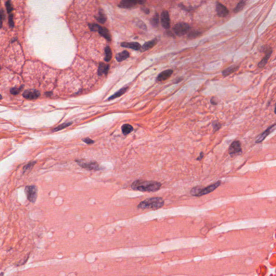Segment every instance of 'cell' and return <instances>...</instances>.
Masks as SVG:
<instances>
[{
    "mask_svg": "<svg viewBox=\"0 0 276 276\" xmlns=\"http://www.w3.org/2000/svg\"><path fill=\"white\" fill-rule=\"evenodd\" d=\"M246 4V1H241L237 5L235 8L234 10V11L235 13H238L242 9L244 8Z\"/></svg>",
    "mask_w": 276,
    "mask_h": 276,
    "instance_id": "26",
    "label": "cell"
},
{
    "mask_svg": "<svg viewBox=\"0 0 276 276\" xmlns=\"http://www.w3.org/2000/svg\"><path fill=\"white\" fill-rule=\"evenodd\" d=\"M242 148L241 144L239 141H234L231 144L229 149V153L230 155H237L242 153Z\"/></svg>",
    "mask_w": 276,
    "mask_h": 276,
    "instance_id": "8",
    "label": "cell"
},
{
    "mask_svg": "<svg viewBox=\"0 0 276 276\" xmlns=\"http://www.w3.org/2000/svg\"><path fill=\"white\" fill-rule=\"evenodd\" d=\"M158 23H159L158 14V13H156L150 19V23L153 27H156L158 26Z\"/></svg>",
    "mask_w": 276,
    "mask_h": 276,
    "instance_id": "24",
    "label": "cell"
},
{
    "mask_svg": "<svg viewBox=\"0 0 276 276\" xmlns=\"http://www.w3.org/2000/svg\"><path fill=\"white\" fill-rule=\"evenodd\" d=\"M137 3H139V1H122L119 5V7L122 8H131L136 5Z\"/></svg>",
    "mask_w": 276,
    "mask_h": 276,
    "instance_id": "13",
    "label": "cell"
},
{
    "mask_svg": "<svg viewBox=\"0 0 276 276\" xmlns=\"http://www.w3.org/2000/svg\"><path fill=\"white\" fill-rule=\"evenodd\" d=\"M238 68H239V66H233V65L229 67V68H226V69H225L224 70H223L222 71V75H223V77H226V76L231 75V73L236 72L237 70H238Z\"/></svg>",
    "mask_w": 276,
    "mask_h": 276,
    "instance_id": "16",
    "label": "cell"
},
{
    "mask_svg": "<svg viewBox=\"0 0 276 276\" xmlns=\"http://www.w3.org/2000/svg\"><path fill=\"white\" fill-rule=\"evenodd\" d=\"M216 10L219 17H225L229 14V10L226 7L218 2H216Z\"/></svg>",
    "mask_w": 276,
    "mask_h": 276,
    "instance_id": "10",
    "label": "cell"
},
{
    "mask_svg": "<svg viewBox=\"0 0 276 276\" xmlns=\"http://www.w3.org/2000/svg\"><path fill=\"white\" fill-rule=\"evenodd\" d=\"M189 25L185 22H179L176 24L174 27L173 30L177 36H181L186 35L190 30Z\"/></svg>",
    "mask_w": 276,
    "mask_h": 276,
    "instance_id": "4",
    "label": "cell"
},
{
    "mask_svg": "<svg viewBox=\"0 0 276 276\" xmlns=\"http://www.w3.org/2000/svg\"><path fill=\"white\" fill-rule=\"evenodd\" d=\"M5 7H6L7 10V12H8V14H10L13 10V8L12 7V5L11 4V2L10 1H8L6 2Z\"/></svg>",
    "mask_w": 276,
    "mask_h": 276,
    "instance_id": "30",
    "label": "cell"
},
{
    "mask_svg": "<svg viewBox=\"0 0 276 276\" xmlns=\"http://www.w3.org/2000/svg\"><path fill=\"white\" fill-rule=\"evenodd\" d=\"M202 34L201 32L197 31V30H193L191 31L190 32H189L188 35V37L190 39H194L198 36H200Z\"/></svg>",
    "mask_w": 276,
    "mask_h": 276,
    "instance_id": "27",
    "label": "cell"
},
{
    "mask_svg": "<svg viewBox=\"0 0 276 276\" xmlns=\"http://www.w3.org/2000/svg\"><path fill=\"white\" fill-rule=\"evenodd\" d=\"M76 162L81 167L83 168L84 169H86L87 170L99 171L100 169H101L98 163L95 161H91L89 163H85V162H83V161H82L81 160H76Z\"/></svg>",
    "mask_w": 276,
    "mask_h": 276,
    "instance_id": "6",
    "label": "cell"
},
{
    "mask_svg": "<svg viewBox=\"0 0 276 276\" xmlns=\"http://www.w3.org/2000/svg\"><path fill=\"white\" fill-rule=\"evenodd\" d=\"M161 183L157 181H142L138 180L134 181L132 184V188L133 190H139L141 191L154 192L160 189Z\"/></svg>",
    "mask_w": 276,
    "mask_h": 276,
    "instance_id": "1",
    "label": "cell"
},
{
    "mask_svg": "<svg viewBox=\"0 0 276 276\" xmlns=\"http://www.w3.org/2000/svg\"><path fill=\"white\" fill-rule=\"evenodd\" d=\"M221 185V181H217L212 185L208 186L204 188L200 187H195L191 190V194L194 196H201L202 195L208 194L215 190Z\"/></svg>",
    "mask_w": 276,
    "mask_h": 276,
    "instance_id": "3",
    "label": "cell"
},
{
    "mask_svg": "<svg viewBox=\"0 0 276 276\" xmlns=\"http://www.w3.org/2000/svg\"><path fill=\"white\" fill-rule=\"evenodd\" d=\"M161 22L165 29H168L170 28V17L167 11H163L161 15Z\"/></svg>",
    "mask_w": 276,
    "mask_h": 276,
    "instance_id": "11",
    "label": "cell"
},
{
    "mask_svg": "<svg viewBox=\"0 0 276 276\" xmlns=\"http://www.w3.org/2000/svg\"><path fill=\"white\" fill-rule=\"evenodd\" d=\"M98 32L99 33L101 36H103L104 38H105L107 40L109 41H111L110 34L109 32V30L106 28L99 26Z\"/></svg>",
    "mask_w": 276,
    "mask_h": 276,
    "instance_id": "17",
    "label": "cell"
},
{
    "mask_svg": "<svg viewBox=\"0 0 276 276\" xmlns=\"http://www.w3.org/2000/svg\"><path fill=\"white\" fill-rule=\"evenodd\" d=\"M40 92L35 89H30L24 91L23 97L27 99H36L40 96Z\"/></svg>",
    "mask_w": 276,
    "mask_h": 276,
    "instance_id": "7",
    "label": "cell"
},
{
    "mask_svg": "<svg viewBox=\"0 0 276 276\" xmlns=\"http://www.w3.org/2000/svg\"><path fill=\"white\" fill-rule=\"evenodd\" d=\"M127 90V87L122 88L121 90H120L118 91V92H117L116 93H114V94L113 95H112L111 97H110L109 99H108V100H109L114 99L118 98L119 97H120L121 95H122L123 94H124V93L126 92Z\"/></svg>",
    "mask_w": 276,
    "mask_h": 276,
    "instance_id": "22",
    "label": "cell"
},
{
    "mask_svg": "<svg viewBox=\"0 0 276 276\" xmlns=\"http://www.w3.org/2000/svg\"><path fill=\"white\" fill-rule=\"evenodd\" d=\"M272 54V50L271 49H270L269 51H267V52L266 56L258 63V66L259 68H262L265 66V65L267 64L269 59L270 58V56H271Z\"/></svg>",
    "mask_w": 276,
    "mask_h": 276,
    "instance_id": "15",
    "label": "cell"
},
{
    "mask_svg": "<svg viewBox=\"0 0 276 276\" xmlns=\"http://www.w3.org/2000/svg\"><path fill=\"white\" fill-rule=\"evenodd\" d=\"M82 140L84 142H85L88 145H90V144H93L95 142L94 141L91 140L90 138H84V139H83Z\"/></svg>",
    "mask_w": 276,
    "mask_h": 276,
    "instance_id": "36",
    "label": "cell"
},
{
    "mask_svg": "<svg viewBox=\"0 0 276 276\" xmlns=\"http://www.w3.org/2000/svg\"><path fill=\"white\" fill-rule=\"evenodd\" d=\"M105 60L106 62H109L112 58V52L109 46H107L106 48H105Z\"/></svg>",
    "mask_w": 276,
    "mask_h": 276,
    "instance_id": "23",
    "label": "cell"
},
{
    "mask_svg": "<svg viewBox=\"0 0 276 276\" xmlns=\"http://www.w3.org/2000/svg\"><path fill=\"white\" fill-rule=\"evenodd\" d=\"M25 192L28 199L31 202H35L37 197V188L35 186H28L26 187Z\"/></svg>",
    "mask_w": 276,
    "mask_h": 276,
    "instance_id": "5",
    "label": "cell"
},
{
    "mask_svg": "<svg viewBox=\"0 0 276 276\" xmlns=\"http://www.w3.org/2000/svg\"><path fill=\"white\" fill-rule=\"evenodd\" d=\"M121 45L123 47L130 48L135 50H140L141 48V45H140V44H139L137 42H131V43L124 42L122 43Z\"/></svg>",
    "mask_w": 276,
    "mask_h": 276,
    "instance_id": "14",
    "label": "cell"
},
{
    "mask_svg": "<svg viewBox=\"0 0 276 276\" xmlns=\"http://www.w3.org/2000/svg\"><path fill=\"white\" fill-rule=\"evenodd\" d=\"M212 125L214 128V131L215 132L217 131L218 130H219V129L221 127V125L220 124V123L217 122L216 121L214 122L212 124Z\"/></svg>",
    "mask_w": 276,
    "mask_h": 276,
    "instance_id": "33",
    "label": "cell"
},
{
    "mask_svg": "<svg viewBox=\"0 0 276 276\" xmlns=\"http://www.w3.org/2000/svg\"><path fill=\"white\" fill-rule=\"evenodd\" d=\"M23 87H24V85L21 86L19 87H13L10 89V92L12 95H18V93L22 91V90L23 89Z\"/></svg>",
    "mask_w": 276,
    "mask_h": 276,
    "instance_id": "28",
    "label": "cell"
},
{
    "mask_svg": "<svg viewBox=\"0 0 276 276\" xmlns=\"http://www.w3.org/2000/svg\"><path fill=\"white\" fill-rule=\"evenodd\" d=\"M45 94L47 96H50V95H50L52 94V92H48V93H46Z\"/></svg>",
    "mask_w": 276,
    "mask_h": 276,
    "instance_id": "41",
    "label": "cell"
},
{
    "mask_svg": "<svg viewBox=\"0 0 276 276\" xmlns=\"http://www.w3.org/2000/svg\"><path fill=\"white\" fill-rule=\"evenodd\" d=\"M130 54L127 51H124L122 52L119 53L117 54L116 58L118 62H122V60H124L127 59V58H128Z\"/></svg>",
    "mask_w": 276,
    "mask_h": 276,
    "instance_id": "19",
    "label": "cell"
},
{
    "mask_svg": "<svg viewBox=\"0 0 276 276\" xmlns=\"http://www.w3.org/2000/svg\"><path fill=\"white\" fill-rule=\"evenodd\" d=\"M2 99V95H0V100Z\"/></svg>",
    "mask_w": 276,
    "mask_h": 276,
    "instance_id": "42",
    "label": "cell"
},
{
    "mask_svg": "<svg viewBox=\"0 0 276 276\" xmlns=\"http://www.w3.org/2000/svg\"><path fill=\"white\" fill-rule=\"evenodd\" d=\"M13 15L10 14L9 16V24L10 28H13L14 27V20H13Z\"/></svg>",
    "mask_w": 276,
    "mask_h": 276,
    "instance_id": "35",
    "label": "cell"
},
{
    "mask_svg": "<svg viewBox=\"0 0 276 276\" xmlns=\"http://www.w3.org/2000/svg\"><path fill=\"white\" fill-rule=\"evenodd\" d=\"M275 128H276V124H275L273 125L270 126L267 130H266L265 131L263 132L262 133H261L260 135L258 136V137L256 139V143H260L262 142L263 141L267 138V136H269L270 133H271L272 132L275 131Z\"/></svg>",
    "mask_w": 276,
    "mask_h": 276,
    "instance_id": "9",
    "label": "cell"
},
{
    "mask_svg": "<svg viewBox=\"0 0 276 276\" xmlns=\"http://www.w3.org/2000/svg\"><path fill=\"white\" fill-rule=\"evenodd\" d=\"M0 70H1V66H0Z\"/></svg>",
    "mask_w": 276,
    "mask_h": 276,
    "instance_id": "43",
    "label": "cell"
},
{
    "mask_svg": "<svg viewBox=\"0 0 276 276\" xmlns=\"http://www.w3.org/2000/svg\"><path fill=\"white\" fill-rule=\"evenodd\" d=\"M122 133L125 136H126L127 134L131 133L133 131V127L129 124H125L122 126Z\"/></svg>",
    "mask_w": 276,
    "mask_h": 276,
    "instance_id": "21",
    "label": "cell"
},
{
    "mask_svg": "<svg viewBox=\"0 0 276 276\" xmlns=\"http://www.w3.org/2000/svg\"><path fill=\"white\" fill-rule=\"evenodd\" d=\"M173 73V71L171 69L164 71L158 75V76L157 77V81L158 82H161L167 80L172 76Z\"/></svg>",
    "mask_w": 276,
    "mask_h": 276,
    "instance_id": "12",
    "label": "cell"
},
{
    "mask_svg": "<svg viewBox=\"0 0 276 276\" xmlns=\"http://www.w3.org/2000/svg\"><path fill=\"white\" fill-rule=\"evenodd\" d=\"M89 26L91 30L93 31V32H98L100 26L97 24H89Z\"/></svg>",
    "mask_w": 276,
    "mask_h": 276,
    "instance_id": "34",
    "label": "cell"
},
{
    "mask_svg": "<svg viewBox=\"0 0 276 276\" xmlns=\"http://www.w3.org/2000/svg\"><path fill=\"white\" fill-rule=\"evenodd\" d=\"M156 43H157V40L156 39H154L153 40L147 42L142 46V51L148 50L149 49L152 48V47H153L154 45L156 44Z\"/></svg>",
    "mask_w": 276,
    "mask_h": 276,
    "instance_id": "20",
    "label": "cell"
},
{
    "mask_svg": "<svg viewBox=\"0 0 276 276\" xmlns=\"http://www.w3.org/2000/svg\"><path fill=\"white\" fill-rule=\"evenodd\" d=\"M5 11L3 9L0 10V29L2 27V23L3 21L5 19Z\"/></svg>",
    "mask_w": 276,
    "mask_h": 276,
    "instance_id": "31",
    "label": "cell"
},
{
    "mask_svg": "<svg viewBox=\"0 0 276 276\" xmlns=\"http://www.w3.org/2000/svg\"><path fill=\"white\" fill-rule=\"evenodd\" d=\"M204 154L203 152H201V153L199 154V156L197 158V160H201L202 158H203Z\"/></svg>",
    "mask_w": 276,
    "mask_h": 276,
    "instance_id": "38",
    "label": "cell"
},
{
    "mask_svg": "<svg viewBox=\"0 0 276 276\" xmlns=\"http://www.w3.org/2000/svg\"><path fill=\"white\" fill-rule=\"evenodd\" d=\"M210 103L213 105H215L217 104V100L215 98H212L210 100Z\"/></svg>",
    "mask_w": 276,
    "mask_h": 276,
    "instance_id": "37",
    "label": "cell"
},
{
    "mask_svg": "<svg viewBox=\"0 0 276 276\" xmlns=\"http://www.w3.org/2000/svg\"><path fill=\"white\" fill-rule=\"evenodd\" d=\"M109 65H107L103 63L100 64L99 68H98V75L101 76L104 74H106L109 71Z\"/></svg>",
    "mask_w": 276,
    "mask_h": 276,
    "instance_id": "18",
    "label": "cell"
},
{
    "mask_svg": "<svg viewBox=\"0 0 276 276\" xmlns=\"http://www.w3.org/2000/svg\"><path fill=\"white\" fill-rule=\"evenodd\" d=\"M36 163L35 162H31L30 163H28L27 165H26L24 167H23V172H25L26 171H27L28 170H30L33 167L34 165Z\"/></svg>",
    "mask_w": 276,
    "mask_h": 276,
    "instance_id": "32",
    "label": "cell"
},
{
    "mask_svg": "<svg viewBox=\"0 0 276 276\" xmlns=\"http://www.w3.org/2000/svg\"><path fill=\"white\" fill-rule=\"evenodd\" d=\"M164 201L161 197H152L145 199L139 204L138 207L141 209H158L163 207Z\"/></svg>",
    "mask_w": 276,
    "mask_h": 276,
    "instance_id": "2",
    "label": "cell"
},
{
    "mask_svg": "<svg viewBox=\"0 0 276 276\" xmlns=\"http://www.w3.org/2000/svg\"><path fill=\"white\" fill-rule=\"evenodd\" d=\"M73 124L72 122H65V123H64V124H62L61 125H60L58 126H57V127H56L55 128H54L52 131L53 132H57L59 131H60L62 130H63L64 128H66V127H68L69 126H70L71 124Z\"/></svg>",
    "mask_w": 276,
    "mask_h": 276,
    "instance_id": "25",
    "label": "cell"
},
{
    "mask_svg": "<svg viewBox=\"0 0 276 276\" xmlns=\"http://www.w3.org/2000/svg\"><path fill=\"white\" fill-rule=\"evenodd\" d=\"M144 11L146 14H148L149 13V10L148 9H144Z\"/></svg>",
    "mask_w": 276,
    "mask_h": 276,
    "instance_id": "39",
    "label": "cell"
},
{
    "mask_svg": "<svg viewBox=\"0 0 276 276\" xmlns=\"http://www.w3.org/2000/svg\"><path fill=\"white\" fill-rule=\"evenodd\" d=\"M182 80V79H181V78H178L177 79V80H176V81L175 82V83H179V82H181Z\"/></svg>",
    "mask_w": 276,
    "mask_h": 276,
    "instance_id": "40",
    "label": "cell"
},
{
    "mask_svg": "<svg viewBox=\"0 0 276 276\" xmlns=\"http://www.w3.org/2000/svg\"><path fill=\"white\" fill-rule=\"evenodd\" d=\"M95 18L100 23H104L106 20V18L104 14H103L102 12H100L99 15L97 17H95Z\"/></svg>",
    "mask_w": 276,
    "mask_h": 276,
    "instance_id": "29",
    "label": "cell"
}]
</instances>
